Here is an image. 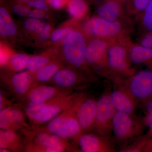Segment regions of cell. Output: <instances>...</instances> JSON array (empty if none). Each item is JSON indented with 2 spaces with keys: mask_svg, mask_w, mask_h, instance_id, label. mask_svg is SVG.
Segmentation results:
<instances>
[{
  "mask_svg": "<svg viewBox=\"0 0 152 152\" xmlns=\"http://www.w3.org/2000/svg\"><path fill=\"white\" fill-rule=\"evenodd\" d=\"M131 39L129 36L111 42L108 50V64L111 83L128 78L136 72L132 66L129 52Z\"/></svg>",
  "mask_w": 152,
  "mask_h": 152,
  "instance_id": "5b68a950",
  "label": "cell"
},
{
  "mask_svg": "<svg viewBox=\"0 0 152 152\" xmlns=\"http://www.w3.org/2000/svg\"><path fill=\"white\" fill-rule=\"evenodd\" d=\"M137 19L139 20L142 29L146 32L152 31V0H150L143 12Z\"/></svg>",
  "mask_w": 152,
  "mask_h": 152,
  "instance_id": "f546056e",
  "label": "cell"
},
{
  "mask_svg": "<svg viewBox=\"0 0 152 152\" xmlns=\"http://www.w3.org/2000/svg\"><path fill=\"white\" fill-rule=\"evenodd\" d=\"M80 92L64 94L38 104L26 105L24 110L31 125L44 124L72 107Z\"/></svg>",
  "mask_w": 152,
  "mask_h": 152,
  "instance_id": "7a4b0ae2",
  "label": "cell"
},
{
  "mask_svg": "<svg viewBox=\"0 0 152 152\" xmlns=\"http://www.w3.org/2000/svg\"><path fill=\"white\" fill-rule=\"evenodd\" d=\"M79 152H115V145L110 137L99 135L95 133H84L74 141Z\"/></svg>",
  "mask_w": 152,
  "mask_h": 152,
  "instance_id": "5bb4252c",
  "label": "cell"
},
{
  "mask_svg": "<svg viewBox=\"0 0 152 152\" xmlns=\"http://www.w3.org/2000/svg\"><path fill=\"white\" fill-rule=\"evenodd\" d=\"M30 55L25 53H15L1 71L10 72H18L26 69Z\"/></svg>",
  "mask_w": 152,
  "mask_h": 152,
  "instance_id": "4316f807",
  "label": "cell"
},
{
  "mask_svg": "<svg viewBox=\"0 0 152 152\" xmlns=\"http://www.w3.org/2000/svg\"><path fill=\"white\" fill-rule=\"evenodd\" d=\"M152 99L147 101L144 104L145 105V116L143 120L144 124L149 128V134L152 132Z\"/></svg>",
  "mask_w": 152,
  "mask_h": 152,
  "instance_id": "d6a6232c",
  "label": "cell"
},
{
  "mask_svg": "<svg viewBox=\"0 0 152 152\" xmlns=\"http://www.w3.org/2000/svg\"><path fill=\"white\" fill-rule=\"evenodd\" d=\"M27 5L32 8L39 9L48 13L50 10V5L46 2L42 1H31Z\"/></svg>",
  "mask_w": 152,
  "mask_h": 152,
  "instance_id": "e575fe53",
  "label": "cell"
},
{
  "mask_svg": "<svg viewBox=\"0 0 152 152\" xmlns=\"http://www.w3.org/2000/svg\"><path fill=\"white\" fill-rule=\"evenodd\" d=\"M111 88L107 87L97 100L96 114L93 132L99 135L110 137L113 120L116 110L111 100Z\"/></svg>",
  "mask_w": 152,
  "mask_h": 152,
  "instance_id": "9c48e42d",
  "label": "cell"
},
{
  "mask_svg": "<svg viewBox=\"0 0 152 152\" xmlns=\"http://www.w3.org/2000/svg\"><path fill=\"white\" fill-rule=\"evenodd\" d=\"M137 43L146 48L152 49V31L145 32L139 37Z\"/></svg>",
  "mask_w": 152,
  "mask_h": 152,
  "instance_id": "836d02e7",
  "label": "cell"
},
{
  "mask_svg": "<svg viewBox=\"0 0 152 152\" xmlns=\"http://www.w3.org/2000/svg\"><path fill=\"white\" fill-rule=\"evenodd\" d=\"M150 0H128L125 6L126 11L129 16H135L140 15L146 7Z\"/></svg>",
  "mask_w": 152,
  "mask_h": 152,
  "instance_id": "83f0119b",
  "label": "cell"
},
{
  "mask_svg": "<svg viewBox=\"0 0 152 152\" xmlns=\"http://www.w3.org/2000/svg\"><path fill=\"white\" fill-rule=\"evenodd\" d=\"M0 36L2 40L11 45L17 41H20L18 26L12 18L11 12L5 4L1 2L0 7Z\"/></svg>",
  "mask_w": 152,
  "mask_h": 152,
  "instance_id": "ffe728a7",
  "label": "cell"
},
{
  "mask_svg": "<svg viewBox=\"0 0 152 152\" xmlns=\"http://www.w3.org/2000/svg\"><path fill=\"white\" fill-rule=\"evenodd\" d=\"M6 6L11 13L23 18H29L32 8L27 5L18 2L14 0H10Z\"/></svg>",
  "mask_w": 152,
  "mask_h": 152,
  "instance_id": "f1b7e54d",
  "label": "cell"
},
{
  "mask_svg": "<svg viewBox=\"0 0 152 152\" xmlns=\"http://www.w3.org/2000/svg\"><path fill=\"white\" fill-rule=\"evenodd\" d=\"M27 117L20 106L13 104L0 110V129L16 131L29 127Z\"/></svg>",
  "mask_w": 152,
  "mask_h": 152,
  "instance_id": "ac0fdd59",
  "label": "cell"
},
{
  "mask_svg": "<svg viewBox=\"0 0 152 152\" xmlns=\"http://www.w3.org/2000/svg\"><path fill=\"white\" fill-rule=\"evenodd\" d=\"M66 7L71 18L79 22L88 18L90 9L86 0H70Z\"/></svg>",
  "mask_w": 152,
  "mask_h": 152,
  "instance_id": "484cf974",
  "label": "cell"
},
{
  "mask_svg": "<svg viewBox=\"0 0 152 152\" xmlns=\"http://www.w3.org/2000/svg\"><path fill=\"white\" fill-rule=\"evenodd\" d=\"M70 0H48V4L50 7L56 10H60L67 7Z\"/></svg>",
  "mask_w": 152,
  "mask_h": 152,
  "instance_id": "d590c367",
  "label": "cell"
},
{
  "mask_svg": "<svg viewBox=\"0 0 152 152\" xmlns=\"http://www.w3.org/2000/svg\"><path fill=\"white\" fill-rule=\"evenodd\" d=\"M80 22L71 18L58 27L54 29L47 44L46 48L61 43L71 32L80 26Z\"/></svg>",
  "mask_w": 152,
  "mask_h": 152,
  "instance_id": "d4e9b609",
  "label": "cell"
},
{
  "mask_svg": "<svg viewBox=\"0 0 152 152\" xmlns=\"http://www.w3.org/2000/svg\"><path fill=\"white\" fill-rule=\"evenodd\" d=\"M65 66V64L60 57L53 60L33 73L34 85L48 83L57 72Z\"/></svg>",
  "mask_w": 152,
  "mask_h": 152,
  "instance_id": "603a6c76",
  "label": "cell"
},
{
  "mask_svg": "<svg viewBox=\"0 0 152 152\" xmlns=\"http://www.w3.org/2000/svg\"><path fill=\"white\" fill-rule=\"evenodd\" d=\"M15 53L6 41L1 40L0 44V65L1 68L5 65L12 56Z\"/></svg>",
  "mask_w": 152,
  "mask_h": 152,
  "instance_id": "4dcf8cb0",
  "label": "cell"
},
{
  "mask_svg": "<svg viewBox=\"0 0 152 152\" xmlns=\"http://www.w3.org/2000/svg\"><path fill=\"white\" fill-rule=\"evenodd\" d=\"M94 83L96 82L85 74L65 65L57 72L48 84L74 91L87 88Z\"/></svg>",
  "mask_w": 152,
  "mask_h": 152,
  "instance_id": "7c38bea8",
  "label": "cell"
},
{
  "mask_svg": "<svg viewBox=\"0 0 152 152\" xmlns=\"http://www.w3.org/2000/svg\"><path fill=\"white\" fill-rule=\"evenodd\" d=\"M144 152H152V140H147Z\"/></svg>",
  "mask_w": 152,
  "mask_h": 152,
  "instance_id": "74e56055",
  "label": "cell"
},
{
  "mask_svg": "<svg viewBox=\"0 0 152 152\" xmlns=\"http://www.w3.org/2000/svg\"><path fill=\"white\" fill-rule=\"evenodd\" d=\"M1 81L11 93L22 101L34 84L33 73L26 70L18 72L1 71Z\"/></svg>",
  "mask_w": 152,
  "mask_h": 152,
  "instance_id": "4fadbf2b",
  "label": "cell"
},
{
  "mask_svg": "<svg viewBox=\"0 0 152 152\" xmlns=\"http://www.w3.org/2000/svg\"><path fill=\"white\" fill-rule=\"evenodd\" d=\"M115 1H117L121 3V4H122L125 7L128 0H115Z\"/></svg>",
  "mask_w": 152,
  "mask_h": 152,
  "instance_id": "ab89813d",
  "label": "cell"
},
{
  "mask_svg": "<svg viewBox=\"0 0 152 152\" xmlns=\"http://www.w3.org/2000/svg\"><path fill=\"white\" fill-rule=\"evenodd\" d=\"M73 92V91L64 89L50 84H39L33 86L23 102L26 105H35Z\"/></svg>",
  "mask_w": 152,
  "mask_h": 152,
  "instance_id": "e0dca14e",
  "label": "cell"
},
{
  "mask_svg": "<svg viewBox=\"0 0 152 152\" xmlns=\"http://www.w3.org/2000/svg\"><path fill=\"white\" fill-rule=\"evenodd\" d=\"M143 124V120L135 115L116 111L113 120V132L118 141L127 142L141 135Z\"/></svg>",
  "mask_w": 152,
  "mask_h": 152,
  "instance_id": "30bf717a",
  "label": "cell"
},
{
  "mask_svg": "<svg viewBox=\"0 0 152 152\" xmlns=\"http://www.w3.org/2000/svg\"><path fill=\"white\" fill-rule=\"evenodd\" d=\"M14 1L27 5L31 0H14Z\"/></svg>",
  "mask_w": 152,
  "mask_h": 152,
  "instance_id": "f35d334b",
  "label": "cell"
},
{
  "mask_svg": "<svg viewBox=\"0 0 152 152\" xmlns=\"http://www.w3.org/2000/svg\"><path fill=\"white\" fill-rule=\"evenodd\" d=\"M122 81L113 83L110 92L111 100L116 111L134 115L138 103Z\"/></svg>",
  "mask_w": 152,
  "mask_h": 152,
  "instance_id": "2e32d148",
  "label": "cell"
},
{
  "mask_svg": "<svg viewBox=\"0 0 152 152\" xmlns=\"http://www.w3.org/2000/svg\"><path fill=\"white\" fill-rule=\"evenodd\" d=\"M147 140L145 139H142L134 142L121 147L118 151L119 152H144V149Z\"/></svg>",
  "mask_w": 152,
  "mask_h": 152,
  "instance_id": "1f68e13d",
  "label": "cell"
},
{
  "mask_svg": "<svg viewBox=\"0 0 152 152\" xmlns=\"http://www.w3.org/2000/svg\"><path fill=\"white\" fill-rule=\"evenodd\" d=\"M13 105L12 100L9 99L2 90L0 91V110Z\"/></svg>",
  "mask_w": 152,
  "mask_h": 152,
  "instance_id": "8d00e7d4",
  "label": "cell"
},
{
  "mask_svg": "<svg viewBox=\"0 0 152 152\" xmlns=\"http://www.w3.org/2000/svg\"><path fill=\"white\" fill-rule=\"evenodd\" d=\"M150 135H152V132L151 133V134H150Z\"/></svg>",
  "mask_w": 152,
  "mask_h": 152,
  "instance_id": "7bdbcfd3",
  "label": "cell"
},
{
  "mask_svg": "<svg viewBox=\"0 0 152 152\" xmlns=\"http://www.w3.org/2000/svg\"><path fill=\"white\" fill-rule=\"evenodd\" d=\"M20 41L32 46L46 48L53 30V25L43 20L24 18L19 26Z\"/></svg>",
  "mask_w": 152,
  "mask_h": 152,
  "instance_id": "ba28073f",
  "label": "cell"
},
{
  "mask_svg": "<svg viewBox=\"0 0 152 152\" xmlns=\"http://www.w3.org/2000/svg\"><path fill=\"white\" fill-rule=\"evenodd\" d=\"M129 52L132 62L136 65H145L152 68V49L146 48L132 40L129 43Z\"/></svg>",
  "mask_w": 152,
  "mask_h": 152,
  "instance_id": "cb8c5ba5",
  "label": "cell"
},
{
  "mask_svg": "<svg viewBox=\"0 0 152 152\" xmlns=\"http://www.w3.org/2000/svg\"><path fill=\"white\" fill-rule=\"evenodd\" d=\"M24 139L16 131L0 129V149L10 152L24 151Z\"/></svg>",
  "mask_w": 152,
  "mask_h": 152,
  "instance_id": "7402d4cb",
  "label": "cell"
},
{
  "mask_svg": "<svg viewBox=\"0 0 152 152\" xmlns=\"http://www.w3.org/2000/svg\"><path fill=\"white\" fill-rule=\"evenodd\" d=\"M87 42L88 38L80 26L60 44L59 56L65 65L81 72L96 83L99 77L90 68L86 59Z\"/></svg>",
  "mask_w": 152,
  "mask_h": 152,
  "instance_id": "6da1fadb",
  "label": "cell"
},
{
  "mask_svg": "<svg viewBox=\"0 0 152 152\" xmlns=\"http://www.w3.org/2000/svg\"><path fill=\"white\" fill-rule=\"evenodd\" d=\"M21 132L24 137V152H79L68 140L36 129L31 125Z\"/></svg>",
  "mask_w": 152,
  "mask_h": 152,
  "instance_id": "3957f363",
  "label": "cell"
},
{
  "mask_svg": "<svg viewBox=\"0 0 152 152\" xmlns=\"http://www.w3.org/2000/svg\"><path fill=\"white\" fill-rule=\"evenodd\" d=\"M83 92L72 107L44 124L31 126L36 129L51 133L61 138L75 140L82 134L81 129L76 115V111Z\"/></svg>",
  "mask_w": 152,
  "mask_h": 152,
  "instance_id": "277c9868",
  "label": "cell"
},
{
  "mask_svg": "<svg viewBox=\"0 0 152 152\" xmlns=\"http://www.w3.org/2000/svg\"><path fill=\"white\" fill-rule=\"evenodd\" d=\"M97 100L84 93L79 102L76 115L82 134L93 131L96 114Z\"/></svg>",
  "mask_w": 152,
  "mask_h": 152,
  "instance_id": "9a60e30c",
  "label": "cell"
},
{
  "mask_svg": "<svg viewBox=\"0 0 152 152\" xmlns=\"http://www.w3.org/2000/svg\"><path fill=\"white\" fill-rule=\"evenodd\" d=\"M81 26L88 38L96 37L113 41L129 36L132 22L117 21L111 22L93 16L85 20Z\"/></svg>",
  "mask_w": 152,
  "mask_h": 152,
  "instance_id": "8992f818",
  "label": "cell"
},
{
  "mask_svg": "<svg viewBox=\"0 0 152 152\" xmlns=\"http://www.w3.org/2000/svg\"><path fill=\"white\" fill-rule=\"evenodd\" d=\"M122 83L138 103L144 104L152 98V68L136 72Z\"/></svg>",
  "mask_w": 152,
  "mask_h": 152,
  "instance_id": "8fae6325",
  "label": "cell"
},
{
  "mask_svg": "<svg viewBox=\"0 0 152 152\" xmlns=\"http://www.w3.org/2000/svg\"><path fill=\"white\" fill-rule=\"evenodd\" d=\"M31 1H45L46 2H47L48 3V0H31Z\"/></svg>",
  "mask_w": 152,
  "mask_h": 152,
  "instance_id": "60d3db41",
  "label": "cell"
},
{
  "mask_svg": "<svg viewBox=\"0 0 152 152\" xmlns=\"http://www.w3.org/2000/svg\"><path fill=\"white\" fill-rule=\"evenodd\" d=\"M59 45L60 44L52 46L46 48L42 53L30 56L26 70L34 73L53 60L59 57Z\"/></svg>",
  "mask_w": 152,
  "mask_h": 152,
  "instance_id": "44dd1931",
  "label": "cell"
},
{
  "mask_svg": "<svg viewBox=\"0 0 152 152\" xmlns=\"http://www.w3.org/2000/svg\"><path fill=\"white\" fill-rule=\"evenodd\" d=\"M96 15L109 21L132 22L124 6L115 0H104L97 7Z\"/></svg>",
  "mask_w": 152,
  "mask_h": 152,
  "instance_id": "d6986e66",
  "label": "cell"
},
{
  "mask_svg": "<svg viewBox=\"0 0 152 152\" xmlns=\"http://www.w3.org/2000/svg\"><path fill=\"white\" fill-rule=\"evenodd\" d=\"M112 41L96 37L88 38L86 57L90 68L98 77L110 80L108 50Z\"/></svg>",
  "mask_w": 152,
  "mask_h": 152,
  "instance_id": "52a82bcc",
  "label": "cell"
},
{
  "mask_svg": "<svg viewBox=\"0 0 152 152\" xmlns=\"http://www.w3.org/2000/svg\"><path fill=\"white\" fill-rule=\"evenodd\" d=\"M90 1H91L94 2L95 1H96V0H90Z\"/></svg>",
  "mask_w": 152,
  "mask_h": 152,
  "instance_id": "b9f144b4",
  "label": "cell"
}]
</instances>
